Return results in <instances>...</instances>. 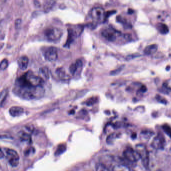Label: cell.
Returning a JSON list of instances; mask_svg holds the SVG:
<instances>
[{
  "instance_id": "cell-1",
  "label": "cell",
  "mask_w": 171,
  "mask_h": 171,
  "mask_svg": "<svg viewBox=\"0 0 171 171\" xmlns=\"http://www.w3.org/2000/svg\"><path fill=\"white\" fill-rule=\"evenodd\" d=\"M44 80L29 71L16 80L14 92L17 96L28 100L40 99L44 94Z\"/></svg>"
},
{
  "instance_id": "cell-2",
  "label": "cell",
  "mask_w": 171,
  "mask_h": 171,
  "mask_svg": "<svg viewBox=\"0 0 171 171\" xmlns=\"http://www.w3.org/2000/svg\"><path fill=\"white\" fill-rule=\"evenodd\" d=\"M136 150L139 155L142 165L145 168H148L149 165V153L146 146L144 144H138L136 146Z\"/></svg>"
},
{
  "instance_id": "cell-3",
  "label": "cell",
  "mask_w": 171,
  "mask_h": 171,
  "mask_svg": "<svg viewBox=\"0 0 171 171\" xmlns=\"http://www.w3.org/2000/svg\"><path fill=\"white\" fill-rule=\"evenodd\" d=\"M62 30L56 27H49L45 29L44 35L47 39L51 41L58 40L62 36Z\"/></svg>"
},
{
  "instance_id": "cell-4",
  "label": "cell",
  "mask_w": 171,
  "mask_h": 171,
  "mask_svg": "<svg viewBox=\"0 0 171 171\" xmlns=\"http://www.w3.org/2000/svg\"><path fill=\"white\" fill-rule=\"evenodd\" d=\"M5 151L10 165L13 167H17L19 165L20 161V157L18 153L11 149H5Z\"/></svg>"
},
{
  "instance_id": "cell-5",
  "label": "cell",
  "mask_w": 171,
  "mask_h": 171,
  "mask_svg": "<svg viewBox=\"0 0 171 171\" xmlns=\"http://www.w3.org/2000/svg\"><path fill=\"white\" fill-rule=\"evenodd\" d=\"M83 28L81 27V26L79 28H78L77 29L71 28H68V30H67L68 37H67V39L65 46H69L74 41L76 37L79 36V35L80 34Z\"/></svg>"
},
{
  "instance_id": "cell-6",
  "label": "cell",
  "mask_w": 171,
  "mask_h": 171,
  "mask_svg": "<svg viewBox=\"0 0 171 171\" xmlns=\"http://www.w3.org/2000/svg\"><path fill=\"white\" fill-rule=\"evenodd\" d=\"M123 156L128 161L132 163L136 162L140 159L139 155L136 150L129 147L125 149L123 152Z\"/></svg>"
},
{
  "instance_id": "cell-7",
  "label": "cell",
  "mask_w": 171,
  "mask_h": 171,
  "mask_svg": "<svg viewBox=\"0 0 171 171\" xmlns=\"http://www.w3.org/2000/svg\"><path fill=\"white\" fill-rule=\"evenodd\" d=\"M90 16L94 22H100L105 18V11L102 8H93L90 12Z\"/></svg>"
},
{
  "instance_id": "cell-8",
  "label": "cell",
  "mask_w": 171,
  "mask_h": 171,
  "mask_svg": "<svg viewBox=\"0 0 171 171\" xmlns=\"http://www.w3.org/2000/svg\"><path fill=\"white\" fill-rule=\"evenodd\" d=\"M120 33L116 30L112 28H106L102 31V36L109 41H114L116 38V34Z\"/></svg>"
},
{
  "instance_id": "cell-9",
  "label": "cell",
  "mask_w": 171,
  "mask_h": 171,
  "mask_svg": "<svg viewBox=\"0 0 171 171\" xmlns=\"http://www.w3.org/2000/svg\"><path fill=\"white\" fill-rule=\"evenodd\" d=\"M166 141L164 136L161 134H158L153 139L151 146L156 149H162L165 146Z\"/></svg>"
},
{
  "instance_id": "cell-10",
  "label": "cell",
  "mask_w": 171,
  "mask_h": 171,
  "mask_svg": "<svg viewBox=\"0 0 171 171\" xmlns=\"http://www.w3.org/2000/svg\"><path fill=\"white\" fill-rule=\"evenodd\" d=\"M45 59L49 61H54L57 59L58 53L56 48L54 47H50L44 53Z\"/></svg>"
},
{
  "instance_id": "cell-11",
  "label": "cell",
  "mask_w": 171,
  "mask_h": 171,
  "mask_svg": "<svg viewBox=\"0 0 171 171\" xmlns=\"http://www.w3.org/2000/svg\"><path fill=\"white\" fill-rule=\"evenodd\" d=\"M82 62L81 60H77L75 62L71 64L70 66V72L73 75L75 74H79L82 69Z\"/></svg>"
},
{
  "instance_id": "cell-12",
  "label": "cell",
  "mask_w": 171,
  "mask_h": 171,
  "mask_svg": "<svg viewBox=\"0 0 171 171\" xmlns=\"http://www.w3.org/2000/svg\"><path fill=\"white\" fill-rule=\"evenodd\" d=\"M24 113V109L20 106H12L9 109V113L11 116H19Z\"/></svg>"
},
{
  "instance_id": "cell-13",
  "label": "cell",
  "mask_w": 171,
  "mask_h": 171,
  "mask_svg": "<svg viewBox=\"0 0 171 171\" xmlns=\"http://www.w3.org/2000/svg\"><path fill=\"white\" fill-rule=\"evenodd\" d=\"M28 63H29V59L26 56L21 57L18 60V64L19 68L22 70L26 69L28 65Z\"/></svg>"
},
{
  "instance_id": "cell-14",
  "label": "cell",
  "mask_w": 171,
  "mask_h": 171,
  "mask_svg": "<svg viewBox=\"0 0 171 171\" xmlns=\"http://www.w3.org/2000/svg\"><path fill=\"white\" fill-rule=\"evenodd\" d=\"M56 73L58 77L62 80H68L69 79L70 76L67 74L65 70L62 68H58L56 70Z\"/></svg>"
},
{
  "instance_id": "cell-15",
  "label": "cell",
  "mask_w": 171,
  "mask_h": 171,
  "mask_svg": "<svg viewBox=\"0 0 171 171\" xmlns=\"http://www.w3.org/2000/svg\"><path fill=\"white\" fill-rule=\"evenodd\" d=\"M158 49V46L156 44L149 45L144 49V53L146 55H150L156 52Z\"/></svg>"
},
{
  "instance_id": "cell-16",
  "label": "cell",
  "mask_w": 171,
  "mask_h": 171,
  "mask_svg": "<svg viewBox=\"0 0 171 171\" xmlns=\"http://www.w3.org/2000/svg\"><path fill=\"white\" fill-rule=\"evenodd\" d=\"M112 171H132L129 167L123 164H119L113 167Z\"/></svg>"
},
{
  "instance_id": "cell-17",
  "label": "cell",
  "mask_w": 171,
  "mask_h": 171,
  "mask_svg": "<svg viewBox=\"0 0 171 171\" xmlns=\"http://www.w3.org/2000/svg\"><path fill=\"white\" fill-rule=\"evenodd\" d=\"M157 28L159 32L163 34H166L169 32L168 27L165 24L159 23L157 25Z\"/></svg>"
},
{
  "instance_id": "cell-18",
  "label": "cell",
  "mask_w": 171,
  "mask_h": 171,
  "mask_svg": "<svg viewBox=\"0 0 171 171\" xmlns=\"http://www.w3.org/2000/svg\"><path fill=\"white\" fill-rule=\"evenodd\" d=\"M18 136L21 140L23 141H29L31 139L30 135L26 132L21 131L18 133Z\"/></svg>"
},
{
  "instance_id": "cell-19",
  "label": "cell",
  "mask_w": 171,
  "mask_h": 171,
  "mask_svg": "<svg viewBox=\"0 0 171 171\" xmlns=\"http://www.w3.org/2000/svg\"><path fill=\"white\" fill-rule=\"evenodd\" d=\"M40 72L41 73L42 75L45 77L46 79H49V70L46 67H43L42 68H40Z\"/></svg>"
},
{
  "instance_id": "cell-20",
  "label": "cell",
  "mask_w": 171,
  "mask_h": 171,
  "mask_svg": "<svg viewBox=\"0 0 171 171\" xmlns=\"http://www.w3.org/2000/svg\"><path fill=\"white\" fill-rule=\"evenodd\" d=\"M66 150V146L64 144H61L56 149L55 155H59L60 154H62Z\"/></svg>"
},
{
  "instance_id": "cell-21",
  "label": "cell",
  "mask_w": 171,
  "mask_h": 171,
  "mask_svg": "<svg viewBox=\"0 0 171 171\" xmlns=\"http://www.w3.org/2000/svg\"><path fill=\"white\" fill-rule=\"evenodd\" d=\"M8 94V92L7 89H3L1 93V106L3 105V103L6 99V97L7 96Z\"/></svg>"
},
{
  "instance_id": "cell-22",
  "label": "cell",
  "mask_w": 171,
  "mask_h": 171,
  "mask_svg": "<svg viewBox=\"0 0 171 171\" xmlns=\"http://www.w3.org/2000/svg\"><path fill=\"white\" fill-rule=\"evenodd\" d=\"M96 171H109L106 166L101 163L96 165Z\"/></svg>"
},
{
  "instance_id": "cell-23",
  "label": "cell",
  "mask_w": 171,
  "mask_h": 171,
  "mask_svg": "<svg viewBox=\"0 0 171 171\" xmlns=\"http://www.w3.org/2000/svg\"><path fill=\"white\" fill-rule=\"evenodd\" d=\"M163 129H164V132L167 133V135L171 138V128L169 126L166 124L163 126Z\"/></svg>"
},
{
  "instance_id": "cell-24",
  "label": "cell",
  "mask_w": 171,
  "mask_h": 171,
  "mask_svg": "<svg viewBox=\"0 0 171 171\" xmlns=\"http://www.w3.org/2000/svg\"><path fill=\"white\" fill-rule=\"evenodd\" d=\"M8 66V61L6 59H3L1 62V69H5L7 68Z\"/></svg>"
},
{
  "instance_id": "cell-25",
  "label": "cell",
  "mask_w": 171,
  "mask_h": 171,
  "mask_svg": "<svg viewBox=\"0 0 171 171\" xmlns=\"http://www.w3.org/2000/svg\"><path fill=\"white\" fill-rule=\"evenodd\" d=\"M153 135V133L151 132H142L141 133V136H142V137H144L145 138H150L151 136H152Z\"/></svg>"
},
{
  "instance_id": "cell-26",
  "label": "cell",
  "mask_w": 171,
  "mask_h": 171,
  "mask_svg": "<svg viewBox=\"0 0 171 171\" xmlns=\"http://www.w3.org/2000/svg\"><path fill=\"white\" fill-rule=\"evenodd\" d=\"M122 68H123V66H121L120 67H119V68L117 69H116L115 70H113V71H112V72H110V74H111L112 75H118V74H119V73L120 72V71H122Z\"/></svg>"
},
{
  "instance_id": "cell-27",
  "label": "cell",
  "mask_w": 171,
  "mask_h": 171,
  "mask_svg": "<svg viewBox=\"0 0 171 171\" xmlns=\"http://www.w3.org/2000/svg\"><path fill=\"white\" fill-rule=\"evenodd\" d=\"M96 102V98L94 97H92L90 99H89L87 100V102H86V104L87 106H91L93 105Z\"/></svg>"
},
{
  "instance_id": "cell-28",
  "label": "cell",
  "mask_w": 171,
  "mask_h": 171,
  "mask_svg": "<svg viewBox=\"0 0 171 171\" xmlns=\"http://www.w3.org/2000/svg\"><path fill=\"white\" fill-rule=\"evenodd\" d=\"M140 54L138 53H135L133 54H132V55H128L127 57L126 58V59L127 60H130L132 59H134V58H136V57H138L140 56Z\"/></svg>"
},
{
  "instance_id": "cell-29",
  "label": "cell",
  "mask_w": 171,
  "mask_h": 171,
  "mask_svg": "<svg viewBox=\"0 0 171 171\" xmlns=\"http://www.w3.org/2000/svg\"><path fill=\"white\" fill-rule=\"evenodd\" d=\"M156 99H157L158 102H160L161 103H164V104H166V103H167V102H166V100L165 99L162 98L160 96L157 95V96H156Z\"/></svg>"
},
{
  "instance_id": "cell-30",
  "label": "cell",
  "mask_w": 171,
  "mask_h": 171,
  "mask_svg": "<svg viewBox=\"0 0 171 171\" xmlns=\"http://www.w3.org/2000/svg\"><path fill=\"white\" fill-rule=\"evenodd\" d=\"M116 13V11H109V12H107V14H106V17H108L109 16L113 14Z\"/></svg>"
},
{
  "instance_id": "cell-31",
  "label": "cell",
  "mask_w": 171,
  "mask_h": 171,
  "mask_svg": "<svg viewBox=\"0 0 171 171\" xmlns=\"http://www.w3.org/2000/svg\"><path fill=\"white\" fill-rule=\"evenodd\" d=\"M147 89H146V86H142V87L140 88V89L139 90L141 91L142 92H146Z\"/></svg>"
},
{
  "instance_id": "cell-32",
  "label": "cell",
  "mask_w": 171,
  "mask_h": 171,
  "mask_svg": "<svg viewBox=\"0 0 171 171\" xmlns=\"http://www.w3.org/2000/svg\"><path fill=\"white\" fill-rule=\"evenodd\" d=\"M21 19H17L16 21V26L17 27L18 25H20L21 24Z\"/></svg>"
},
{
  "instance_id": "cell-33",
  "label": "cell",
  "mask_w": 171,
  "mask_h": 171,
  "mask_svg": "<svg viewBox=\"0 0 171 171\" xmlns=\"http://www.w3.org/2000/svg\"><path fill=\"white\" fill-rule=\"evenodd\" d=\"M4 152H3V149H1V155H0V158H1V159H2V158L4 157Z\"/></svg>"
},
{
  "instance_id": "cell-34",
  "label": "cell",
  "mask_w": 171,
  "mask_h": 171,
  "mask_svg": "<svg viewBox=\"0 0 171 171\" xmlns=\"http://www.w3.org/2000/svg\"><path fill=\"white\" fill-rule=\"evenodd\" d=\"M133 12H134V11L132 9H129V10H128V13L129 14H132L133 13Z\"/></svg>"
},
{
  "instance_id": "cell-35",
  "label": "cell",
  "mask_w": 171,
  "mask_h": 171,
  "mask_svg": "<svg viewBox=\"0 0 171 171\" xmlns=\"http://www.w3.org/2000/svg\"><path fill=\"white\" fill-rule=\"evenodd\" d=\"M170 66H167V67H166V70H170Z\"/></svg>"
},
{
  "instance_id": "cell-36",
  "label": "cell",
  "mask_w": 171,
  "mask_h": 171,
  "mask_svg": "<svg viewBox=\"0 0 171 171\" xmlns=\"http://www.w3.org/2000/svg\"><path fill=\"white\" fill-rule=\"evenodd\" d=\"M163 171L162 170H157V171Z\"/></svg>"
}]
</instances>
